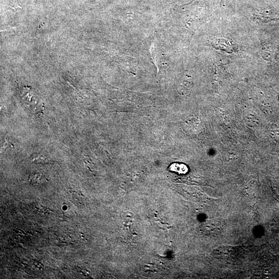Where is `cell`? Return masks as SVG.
<instances>
[{
    "label": "cell",
    "mask_w": 279,
    "mask_h": 279,
    "mask_svg": "<svg viewBox=\"0 0 279 279\" xmlns=\"http://www.w3.org/2000/svg\"><path fill=\"white\" fill-rule=\"evenodd\" d=\"M212 45L214 48L227 52H235L239 50V47L232 40L225 38H216L213 40Z\"/></svg>",
    "instance_id": "cell-1"
},
{
    "label": "cell",
    "mask_w": 279,
    "mask_h": 279,
    "mask_svg": "<svg viewBox=\"0 0 279 279\" xmlns=\"http://www.w3.org/2000/svg\"><path fill=\"white\" fill-rule=\"evenodd\" d=\"M170 170L180 175H185L188 171L187 166L183 163H174L170 167Z\"/></svg>",
    "instance_id": "cell-2"
},
{
    "label": "cell",
    "mask_w": 279,
    "mask_h": 279,
    "mask_svg": "<svg viewBox=\"0 0 279 279\" xmlns=\"http://www.w3.org/2000/svg\"><path fill=\"white\" fill-rule=\"evenodd\" d=\"M42 177L39 174H33L30 179V182L33 185L40 184L41 182Z\"/></svg>",
    "instance_id": "cell-3"
},
{
    "label": "cell",
    "mask_w": 279,
    "mask_h": 279,
    "mask_svg": "<svg viewBox=\"0 0 279 279\" xmlns=\"http://www.w3.org/2000/svg\"><path fill=\"white\" fill-rule=\"evenodd\" d=\"M38 210L44 214H48L51 211L48 207L44 206H40Z\"/></svg>",
    "instance_id": "cell-4"
},
{
    "label": "cell",
    "mask_w": 279,
    "mask_h": 279,
    "mask_svg": "<svg viewBox=\"0 0 279 279\" xmlns=\"http://www.w3.org/2000/svg\"><path fill=\"white\" fill-rule=\"evenodd\" d=\"M33 264L35 266L36 268H38L39 270L42 269V268L44 267L43 265L41 264L40 262H37L36 261H34Z\"/></svg>",
    "instance_id": "cell-5"
}]
</instances>
